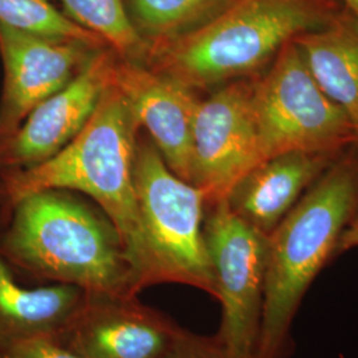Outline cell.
<instances>
[{"label":"cell","instance_id":"8","mask_svg":"<svg viewBox=\"0 0 358 358\" xmlns=\"http://www.w3.org/2000/svg\"><path fill=\"white\" fill-rule=\"evenodd\" d=\"M254 77L222 85L198 106L190 183L203 192L206 205L226 199L250 171L264 162L252 103Z\"/></svg>","mask_w":358,"mask_h":358},{"label":"cell","instance_id":"3","mask_svg":"<svg viewBox=\"0 0 358 358\" xmlns=\"http://www.w3.org/2000/svg\"><path fill=\"white\" fill-rule=\"evenodd\" d=\"M344 8L341 0H232L203 26L149 47L142 64L194 92L215 88L263 73L288 41Z\"/></svg>","mask_w":358,"mask_h":358},{"label":"cell","instance_id":"4","mask_svg":"<svg viewBox=\"0 0 358 358\" xmlns=\"http://www.w3.org/2000/svg\"><path fill=\"white\" fill-rule=\"evenodd\" d=\"M358 219V149L349 148L268 235L256 358H288L291 327L308 288Z\"/></svg>","mask_w":358,"mask_h":358},{"label":"cell","instance_id":"10","mask_svg":"<svg viewBox=\"0 0 358 358\" xmlns=\"http://www.w3.org/2000/svg\"><path fill=\"white\" fill-rule=\"evenodd\" d=\"M115 57L109 47L97 52L66 87L38 103L0 143V166L16 170L38 165L73 141L112 84Z\"/></svg>","mask_w":358,"mask_h":358},{"label":"cell","instance_id":"1","mask_svg":"<svg viewBox=\"0 0 358 358\" xmlns=\"http://www.w3.org/2000/svg\"><path fill=\"white\" fill-rule=\"evenodd\" d=\"M138 131L127 99L112 81L87 125L62 152L38 165L4 174L0 202L8 211L22 198L43 190L90 196L115 224L141 291L149 284L133 178Z\"/></svg>","mask_w":358,"mask_h":358},{"label":"cell","instance_id":"14","mask_svg":"<svg viewBox=\"0 0 358 358\" xmlns=\"http://www.w3.org/2000/svg\"><path fill=\"white\" fill-rule=\"evenodd\" d=\"M321 90L343 109L357 134L358 16L344 8L320 29L294 38Z\"/></svg>","mask_w":358,"mask_h":358},{"label":"cell","instance_id":"20","mask_svg":"<svg viewBox=\"0 0 358 358\" xmlns=\"http://www.w3.org/2000/svg\"><path fill=\"white\" fill-rule=\"evenodd\" d=\"M164 358H231L215 337H203L180 328Z\"/></svg>","mask_w":358,"mask_h":358},{"label":"cell","instance_id":"5","mask_svg":"<svg viewBox=\"0 0 358 358\" xmlns=\"http://www.w3.org/2000/svg\"><path fill=\"white\" fill-rule=\"evenodd\" d=\"M133 178L148 284H185L215 297V280L203 236V192L177 177L152 140H137Z\"/></svg>","mask_w":358,"mask_h":358},{"label":"cell","instance_id":"22","mask_svg":"<svg viewBox=\"0 0 358 358\" xmlns=\"http://www.w3.org/2000/svg\"><path fill=\"white\" fill-rule=\"evenodd\" d=\"M346 10L355 13L358 16V0H341Z\"/></svg>","mask_w":358,"mask_h":358},{"label":"cell","instance_id":"21","mask_svg":"<svg viewBox=\"0 0 358 358\" xmlns=\"http://www.w3.org/2000/svg\"><path fill=\"white\" fill-rule=\"evenodd\" d=\"M358 247V219L344 232L338 244V252H345Z\"/></svg>","mask_w":358,"mask_h":358},{"label":"cell","instance_id":"12","mask_svg":"<svg viewBox=\"0 0 358 358\" xmlns=\"http://www.w3.org/2000/svg\"><path fill=\"white\" fill-rule=\"evenodd\" d=\"M113 84L146 129L167 167L190 183L192 127L201 100L195 92L149 66L115 57Z\"/></svg>","mask_w":358,"mask_h":358},{"label":"cell","instance_id":"13","mask_svg":"<svg viewBox=\"0 0 358 358\" xmlns=\"http://www.w3.org/2000/svg\"><path fill=\"white\" fill-rule=\"evenodd\" d=\"M343 153L291 152L272 157L250 171L226 201L236 215L268 236Z\"/></svg>","mask_w":358,"mask_h":358},{"label":"cell","instance_id":"9","mask_svg":"<svg viewBox=\"0 0 358 358\" xmlns=\"http://www.w3.org/2000/svg\"><path fill=\"white\" fill-rule=\"evenodd\" d=\"M103 48L80 40L38 36L0 23L4 71L0 143L7 141L38 103L63 90Z\"/></svg>","mask_w":358,"mask_h":358},{"label":"cell","instance_id":"6","mask_svg":"<svg viewBox=\"0 0 358 358\" xmlns=\"http://www.w3.org/2000/svg\"><path fill=\"white\" fill-rule=\"evenodd\" d=\"M252 103L264 161L291 152L343 153L357 146L352 122L321 90L294 40L254 77Z\"/></svg>","mask_w":358,"mask_h":358},{"label":"cell","instance_id":"16","mask_svg":"<svg viewBox=\"0 0 358 358\" xmlns=\"http://www.w3.org/2000/svg\"><path fill=\"white\" fill-rule=\"evenodd\" d=\"M232 0H127L129 15L149 47L183 36L224 10Z\"/></svg>","mask_w":358,"mask_h":358},{"label":"cell","instance_id":"7","mask_svg":"<svg viewBox=\"0 0 358 358\" xmlns=\"http://www.w3.org/2000/svg\"><path fill=\"white\" fill-rule=\"evenodd\" d=\"M208 207L206 248L222 304L215 338L231 358H256L264 306L268 236L236 215L226 199Z\"/></svg>","mask_w":358,"mask_h":358},{"label":"cell","instance_id":"18","mask_svg":"<svg viewBox=\"0 0 358 358\" xmlns=\"http://www.w3.org/2000/svg\"><path fill=\"white\" fill-rule=\"evenodd\" d=\"M0 23L38 36L80 40L97 47H109L103 38L60 13L51 0H0Z\"/></svg>","mask_w":358,"mask_h":358},{"label":"cell","instance_id":"19","mask_svg":"<svg viewBox=\"0 0 358 358\" xmlns=\"http://www.w3.org/2000/svg\"><path fill=\"white\" fill-rule=\"evenodd\" d=\"M0 358H84L57 337L20 336L0 338Z\"/></svg>","mask_w":358,"mask_h":358},{"label":"cell","instance_id":"15","mask_svg":"<svg viewBox=\"0 0 358 358\" xmlns=\"http://www.w3.org/2000/svg\"><path fill=\"white\" fill-rule=\"evenodd\" d=\"M90 294L77 285L62 282L38 288L23 287L15 280L11 266L0 254V338L60 337Z\"/></svg>","mask_w":358,"mask_h":358},{"label":"cell","instance_id":"2","mask_svg":"<svg viewBox=\"0 0 358 358\" xmlns=\"http://www.w3.org/2000/svg\"><path fill=\"white\" fill-rule=\"evenodd\" d=\"M7 213L0 254L11 268L93 294L140 292L117 229L100 207L66 190H43Z\"/></svg>","mask_w":358,"mask_h":358},{"label":"cell","instance_id":"17","mask_svg":"<svg viewBox=\"0 0 358 358\" xmlns=\"http://www.w3.org/2000/svg\"><path fill=\"white\" fill-rule=\"evenodd\" d=\"M65 15L103 38L118 57L142 63L146 43L133 24L127 0H59Z\"/></svg>","mask_w":358,"mask_h":358},{"label":"cell","instance_id":"11","mask_svg":"<svg viewBox=\"0 0 358 358\" xmlns=\"http://www.w3.org/2000/svg\"><path fill=\"white\" fill-rule=\"evenodd\" d=\"M180 331L136 296L90 294L60 337L84 358H164Z\"/></svg>","mask_w":358,"mask_h":358}]
</instances>
